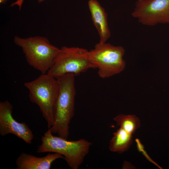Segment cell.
Returning a JSON list of instances; mask_svg holds the SVG:
<instances>
[{
    "label": "cell",
    "instance_id": "cell-8",
    "mask_svg": "<svg viewBox=\"0 0 169 169\" xmlns=\"http://www.w3.org/2000/svg\"><path fill=\"white\" fill-rule=\"evenodd\" d=\"M13 107L8 100L0 102V134H13L30 144L34 138L32 130L25 122H19L12 115Z\"/></svg>",
    "mask_w": 169,
    "mask_h": 169
},
{
    "label": "cell",
    "instance_id": "cell-6",
    "mask_svg": "<svg viewBox=\"0 0 169 169\" xmlns=\"http://www.w3.org/2000/svg\"><path fill=\"white\" fill-rule=\"evenodd\" d=\"M88 51L79 47H62L47 73L55 78L67 74L76 76L95 69L89 59Z\"/></svg>",
    "mask_w": 169,
    "mask_h": 169
},
{
    "label": "cell",
    "instance_id": "cell-14",
    "mask_svg": "<svg viewBox=\"0 0 169 169\" xmlns=\"http://www.w3.org/2000/svg\"><path fill=\"white\" fill-rule=\"evenodd\" d=\"M9 0H0V3L4 4L5 3Z\"/></svg>",
    "mask_w": 169,
    "mask_h": 169
},
{
    "label": "cell",
    "instance_id": "cell-9",
    "mask_svg": "<svg viewBox=\"0 0 169 169\" xmlns=\"http://www.w3.org/2000/svg\"><path fill=\"white\" fill-rule=\"evenodd\" d=\"M64 157L58 153L49 152L45 156L38 157L22 152L16 161V169H49L52 163L56 160Z\"/></svg>",
    "mask_w": 169,
    "mask_h": 169
},
{
    "label": "cell",
    "instance_id": "cell-10",
    "mask_svg": "<svg viewBox=\"0 0 169 169\" xmlns=\"http://www.w3.org/2000/svg\"><path fill=\"white\" fill-rule=\"evenodd\" d=\"M88 5L92 20L99 35V42L105 43L111 36L107 14L97 0H89Z\"/></svg>",
    "mask_w": 169,
    "mask_h": 169
},
{
    "label": "cell",
    "instance_id": "cell-11",
    "mask_svg": "<svg viewBox=\"0 0 169 169\" xmlns=\"http://www.w3.org/2000/svg\"><path fill=\"white\" fill-rule=\"evenodd\" d=\"M109 146L110 151L119 153L126 151L132 142V134L120 127L113 133Z\"/></svg>",
    "mask_w": 169,
    "mask_h": 169
},
{
    "label": "cell",
    "instance_id": "cell-12",
    "mask_svg": "<svg viewBox=\"0 0 169 169\" xmlns=\"http://www.w3.org/2000/svg\"><path fill=\"white\" fill-rule=\"evenodd\" d=\"M117 124L128 133L133 134L140 126L139 119L134 115H119L114 118Z\"/></svg>",
    "mask_w": 169,
    "mask_h": 169
},
{
    "label": "cell",
    "instance_id": "cell-15",
    "mask_svg": "<svg viewBox=\"0 0 169 169\" xmlns=\"http://www.w3.org/2000/svg\"><path fill=\"white\" fill-rule=\"evenodd\" d=\"M142 0H137L138 1H141Z\"/></svg>",
    "mask_w": 169,
    "mask_h": 169
},
{
    "label": "cell",
    "instance_id": "cell-4",
    "mask_svg": "<svg viewBox=\"0 0 169 169\" xmlns=\"http://www.w3.org/2000/svg\"><path fill=\"white\" fill-rule=\"evenodd\" d=\"M14 41L22 49L28 63L41 74L47 73L60 50L43 36L22 38L15 36Z\"/></svg>",
    "mask_w": 169,
    "mask_h": 169
},
{
    "label": "cell",
    "instance_id": "cell-2",
    "mask_svg": "<svg viewBox=\"0 0 169 169\" xmlns=\"http://www.w3.org/2000/svg\"><path fill=\"white\" fill-rule=\"evenodd\" d=\"M41 141V144L37 149V153L60 154L72 169L79 167L92 145L91 142L84 139L69 141L59 136H54L49 129L44 133Z\"/></svg>",
    "mask_w": 169,
    "mask_h": 169
},
{
    "label": "cell",
    "instance_id": "cell-7",
    "mask_svg": "<svg viewBox=\"0 0 169 169\" xmlns=\"http://www.w3.org/2000/svg\"><path fill=\"white\" fill-rule=\"evenodd\" d=\"M131 15L145 25L169 24V0L137 1Z\"/></svg>",
    "mask_w": 169,
    "mask_h": 169
},
{
    "label": "cell",
    "instance_id": "cell-13",
    "mask_svg": "<svg viewBox=\"0 0 169 169\" xmlns=\"http://www.w3.org/2000/svg\"><path fill=\"white\" fill-rule=\"evenodd\" d=\"M24 0H17L14 2L13 3L10 5L11 7L16 5L19 7V10H20L21 8L23 3ZM45 0H38V2L39 3H40L43 1Z\"/></svg>",
    "mask_w": 169,
    "mask_h": 169
},
{
    "label": "cell",
    "instance_id": "cell-3",
    "mask_svg": "<svg viewBox=\"0 0 169 169\" xmlns=\"http://www.w3.org/2000/svg\"><path fill=\"white\" fill-rule=\"evenodd\" d=\"M24 86L29 91L30 101L38 106L50 128L54 124V108L59 90L57 79L47 73L41 74L33 80L25 82Z\"/></svg>",
    "mask_w": 169,
    "mask_h": 169
},
{
    "label": "cell",
    "instance_id": "cell-1",
    "mask_svg": "<svg viewBox=\"0 0 169 169\" xmlns=\"http://www.w3.org/2000/svg\"><path fill=\"white\" fill-rule=\"evenodd\" d=\"M75 76L67 74L56 78L59 90L53 110L54 122L49 129L53 134L67 139L69 124L74 114Z\"/></svg>",
    "mask_w": 169,
    "mask_h": 169
},
{
    "label": "cell",
    "instance_id": "cell-5",
    "mask_svg": "<svg viewBox=\"0 0 169 169\" xmlns=\"http://www.w3.org/2000/svg\"><path fill=\"white\" fill-rule=\"evenodd\" d=\"M125 49L121 46H115L105 43L96 44L88 51L90 61L98 74L102 79L110 77L122 72L125 67L123 59Z\"/></svg>",
    "mask_w": 169,
    "mask_h": 169
}]
</instances>
